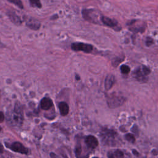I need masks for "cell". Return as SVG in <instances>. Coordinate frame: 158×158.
<instances>
[{
    "label": "cell",
    "mask_w": 158,
    "mask_h": 158,
    "mask_svg": "<svg viewBox=\"0 0 158 158\" xmlns=\"http://www.w3.org/2000/svg\"><path fill=\"white\" fill-rule=\"evenodd\" d=\"M23 120L22 110L21 107L15 106L14 109L8 115V120L10 124L14 126L20 127Z\"/></svg>",
    "instance_id": "obj_1"
},
{
    "label": "cell",
    "mask_w": 158,
    "mask_h": 158,
    "mask_svg": "<svg viewBox=\"0 0 158 158\" xmlns=\"http://www.w3.org/2000/svg\"><path fill=\"white\" fill-rule=\"evenodd\" d=\"M82 16L85 20L94 23H99L98 22V15L94 9H84L81 11Z\"/></svg>",
    "instance_id": "obj_2"
},
{
    "label": "cell",
    "mask_w": 158,
    "mask_h": 158,
    "mask_svg": "<svg viewBox=\"0 0 158 158\" xmlns=\"http://www.w3.org/2000/svg\"><path fill=\"white\" fill-rule=\"evenodd\" d=\"M125 101V98L121 96H113L111 95L110 96L108 97L107 99V104L109 107L111 109H114L115 107H118L122 106Z\"/></svg>",
    "instance_id": "obj_3"
},
{
    "label": "cell",
    "mask_w": 158,
    "mask_h": 158,
    "mask_svg": "<svg viewBox=\"0 0 158 158\" xmlns=\"http://www.w3.org/2000/svg\"><path fill=\"white\" fill-rule=\"evenodd\" d=\"M71 48L75 51H83L86 53H90L93 49V46L88 43L81 42H75L71 44Z\"/></svg>",
    "instance_id": "obj_4"
},
{
    "label": "cell",
    "mask_w": 158,
    "mask_h": 158,
    "mask_svg": "<svg viewBox=\"0 0 158 158\" xmlns=\"http://www.w3.org/2000/svg\"><path fill=\"white\" fill-rule=\"evenodd\" d=\"M117 133L111 130L104 129L101 131V136L102 140L106 142V144H111L112 142L114 141V139L115 138Z\"/></svg>",
    "instance_id": "obj_5"
},
{
    "label": "cell",
    "mask_w": 158,
    "mask_h": 158,
    "mask_svg": "<svg viewBox=\"0 0 158 158\" xmlns=\"http://www.w3.org/2000/svg\"><path fill=\"white\" fill-rule=\"evenodd\" d=\"M25 21L26 26L29 28H30L31 30H38L41 27L40 22L37 19L33 17H26Z\"/></svg>",
    "instance_id": "obj_6"
},
{
    "label": "cell",
    "mask_w": 158,
    "mask_h": 158,
    "mask_svg": "<svg viewBox=\"0 0 158 158\" xmlns=\"http://www.w3.org/2000/svg\"><path fill=\"white\" fill-rule=\"evenodd\" d=\"M7 147L10 148L11 150H12L13 151L19 152L22 154H27L28 152V149L26 148L22 143L19 142H15Z\"/></svg>",
    "instance_id": "obj_7"
},
{
    "label": "cell",
    "mask_w": 158,
    "mask_h": 158,
    "mask_svg": "<svg viewBox=\"0 0 158 158\" xmlns=\"http://www.w3.org/2000/svg\"><path fill=\"white\" fill-rule=\"evenodd\" d=\"M133 76L136 80L140 82H146L147 81V75L144 73L142 68L141 67H139L134 70L133 73Z\"/></svg>",
    "instance_id": "obj_8"
},
{
    "label": "cell",
    "mask_w": 158,
    "mask_h": 158,
    "mask_svg": "<svg viewBox=\"0 0 158 158\" xmlns=\"http://www.w3.org/2000/svg\"><path fill=\"white\" fill-rule=\"evenodd\" d=\"M101 21L104 25H105L106 26H107L109 27H110V28L116 29V27L118 26V22L116 20L110 19L106 16L102 15L101 17Z\"/></svg>",
    "instance_id": "obj_9"
},
{
    "label": "cell",
    "mask_w": 158,
    "mask_h": 158,
    "mask_svg": "<svg viewBox=\"0 0 158 158\" xmlns=\"http://www.w3.org/2000/svg\"><path fill=\"white\" fill-rule=\"evenodd\" d=\"M85 143L90 149H94L98 145V139L93 135H88L85 138Z\"/></svg>",
    "instance_id": "obj_10"
},
{
    "label": "cell",
    "mask_w": 158,
    "mask_h": 158,
    "mask_svg": "<svg viewBox=\"0 0 158 158\" xmlns=\"http://www.w3.org/2000/svg\"><path fill=\"white\" fill-rule=\"evenodd\" d=\"M7 16L9 18L10 20L16 25H20L22 23V21L20 17L14 12L9 11L7 13Z\"/></svg>",
    "instance_id": "obj_11"
},
{
    "label": "cell",
    "mask_w": 158,
    "mask_h": 158,
    "mask_svg": "<svg viewBox=\"0 0 158 158\" xmlns=\"http://www.w3.org/2000/svg\"><path fill=\"white\" fill-rule=\"evenodd\" d=\"M52 101L49 98H44L41 99L40 102V106L42 109L47 110H49L52 106Z\"/></svg>",
    "instance_id": "obj_12"
},
{
    "label": "cell",
    "mask_w": 158,
    "mask_h": 158,
    "mask_svg": "<svg viewBox=\"0 0 158 158\" xmlns=\"http://www.w3.org/2000/svg\"><path fill=\"white\" fill-rule=\"evenodd\" d=\"M115 83V77L113 75H108L106 77L104 86L106 90H109Z\"/></svg>",
    "instance_id": "obj_13"
},
{
    "label": "cell",
    "mask_w": 158,
    "mask_h": 158,
    "mask_svg": "<svg viewBox=\"0 0 158 158\" xmlns=\"http://www.w3.org/2000/svg\"><path fill=\"white\" fill-rule=\"evenodd\" d=\"M59 108L60 110V114L63 116H65L68 114L69 111V107L68 104L65 102H60L59 104Z\"/></svg>",
    "instance_id": "obj_14"
},
{
    "label": "cell",
    "mask_w": 158,
    "mask_h": 158,
    "mask_svg": "<svg viewBox=\"0 0 158 158\" xmlns=\"http://www.w3.org/2000/svg\"><path fill=\"white\" fill-rule=\"evenodd\" d=\"M29 2L30 6L32 7L41 8L42 7V4L41 3L40 0H29Z\"/></svg>",
    "instance_id": "obj_15"
},
{
    "label": "cell",
    "mask_w": 158,
    "mask_h": 158,
    "mask_svg": "<svg viewBox=\"0 0 158 158\" xmlns=\"http://www.w3.org/2000/svg\"><path fill=\"white\" fill-rule=\"evenodd\" d=\"M7 1L9 2H10V3L15 4L20 9H23V3L21 1V0H7Z\"/></svg>",
    "instance_id": "obj_16"
},
{
    "label": "cell",
    "mask_w": 158,
    "mask_h": 158,
    "mask_svg": "<svg viewBox=\"0 0 158 158\" xmlns=\"http://www.w3.org/2000/svg\"><path fill=\"white\" fill-rule=\"evenodd\" d=\"M125 138L130 143H135V136L131 133H128V134H126L125 135Z\"/></svg>",
    "instance_id": "obj_17"
},
{
    "label": "cell",
    "mask_w": 158,
    "mask_h": 158,
    "mask_svg": "<svg viewBox=\"0 0 158 158\" xmlns=\"http://www.w3.org/2000/svg\"><path fill=\"white\" fill-rule=\"evenodd\" d=\"M120 70L121 72L123 74H127L130 72V69L128 65H122L120 67Z\"/></svg>",
    "instance_id": "obj_18"
},
{
    "label": "cell",
    "mask_w": 158,
    "mask_h": 158,
    "mask_svg": "<svg viewBox=\"0 0 158 158\" xmlns=\"http://www.w3.org/2000/svg\"><path fill=\"white\" fill-rule=\"evenodd\" d=\"M114 155L115 158H123L124 157L123 152L119 149L115 150L114 152Z\"/></svg>",
    "instance_id": "obj_19"
},
{
    "label": "cell",
    "mask_w": 158,
    "mask_h": 158,
    "mask_svg": "<svg viewBox=\"0 0 158 158\" xmlns=\"http://www.w3.org/2000/svg\"><path fill=\"white\" fill-rule=\"evenodd\" d=\"M154 41H153V39L151 37H146V40H145V44L147 46H150L151 45H152L153 44Z\"/></svg>",
    "instance_id": "obj_20"
},
{
    "label": "cell",
    "mask_w": 158,
    "mask_h": 158,
    "mask_svg": "<svg viewBox=\"0 0 158 158\" xmlns=\"http://www.w3.org/2000/svg\"><path fill=\"white\" fill-rule=\"evenodd\" d=\"M122 60H121V58H118V57H116L115 59H114V60L112 61V65L114 66H117L120 62L122 61Z\"/></svg>",
    "instance_id": "obj_21"
},
{
    "label": "cell",
    "mask_w": 158,
    "mask_h": 158,
    "mask_svg": "<svg viewBox=\"0 0 158 158\" xmlns=\"http://www.w3.org/2000/svg\"><path fill=\"white\" fill-rule=\"evenodd\" d=\"M141 68H142L143 71L144 72V73L146 75H148L150 73L151 70H150V69H149L148 67H146V66H143Z\"/></svg>",
    "instance_id": "obj_22"
},
{
    "label": "cell",
    "mask_w": 158,
    "mask_h": 158,
    "mask_svg": "<svg viewBox=\"0 0 158 158\" xmlns=\"http://www.w3.org/2000/svg\"><path fill=\"white\" fill-rule=\"evenodd\" d=\"M4 120V114L0 111V122H2Z\"/></svg>",
    "instance_id": "obj_23"
},
{
    "label": "cell",
    "mask_w": 158,
    "mask_h": 158,
    "mask_svg": "<svg viewBox=\"0 0 158 158\" xmlns=\"http://www.w3.org/2000/svg\"><path fill=\"white\" fill-rule=\"evenodd\" d=\"M107 156H108V158H115L114 153H112V152H109Z\"/></svg>",
    "instance_id": "obj_24"
},
{
    "label": "cell",
    "mask_w": 158,
    "mask_h": 158,
    "mask_svg": "<svg viewBox=\"0 0 158 158\" xmlns=\"http://www.w3.org/2000/svg\"><path fill=\"white\" fill-rule=\"evenodd\" d=\"M4 150V148L1 144H0V153H2Z\"/></svg>",
    "instance_id": "obj_25"
},
{
    "label": "cell",
    "mask_w": 158,
    "mask_h": 158,
    "mask_svg": "<svg viewBox=\"0 0 158 158\" xmlns=\"http://www.w3.org/2000/svg\"><path fill=\"white\" fill-rule=\"evenodd\" d=\"M57 18H58V15H57V14H55V15H54L52 17H51V19L54 20V19H57Z\"/></svg>",
    "instance_id": "obj_26"
},
{
    "label": "cell",
    "mask_w": 158,
    "mask_h": 158,
    "mask_svg": "<svg viewBox=\"0 0 158 158\" xmlns=\"http://www.w3.org/2000/svg\"><path fill=\"white\" fill-rule=\"evenodd\" d=\"M133 153H134L135 155H136V154L138 155V152H137V151H136L135 150H133Z\"/></svg>",
    "instance_id": "obj_27"
},
{
    "label": "cell",
    "mask_w": 158,
    "mask_h": 158,
    "mask_svg": "<svg viewBox=\"0 0 158 158\" xmlns=\"http://www.w3.org/2000/svg\"><path fill=\"white\" fill-rule=\"evenodd\" d=\"M76 79H77V80H80V77H79V76H78V75H76Z\"/></svg>",
    "instance_id": "obj_28"
},
{
    "label": "cell",
    "mask_w": 158,
    "mask_h": 158,
    "mask_svg": "<svg viewBox=\"0 0 158 158\" xmlns=\"http://www.w3.org/2000/svg\"><path fill=\"white\" fill-rule=\"evenodd\" d=\"M1 130H2V128H1V127H0V132H1Z\"/></svg>",
    "instance_id": "obj_29"
},
{
    "label": "cell",
    "mask_w": 158,
    "mask_h": 158,
    "mask_svg": "<svg viewBox=\"0 0 158 158\" xmlns=\"http://www.w3.org/2000/svg\"><path fill=\"white\" fill-rule=\"evenodd\" d=\"M93 158H98V157H93Z\"/></svg>",
    "instance_id": "obj_30"
}]
</instances>
